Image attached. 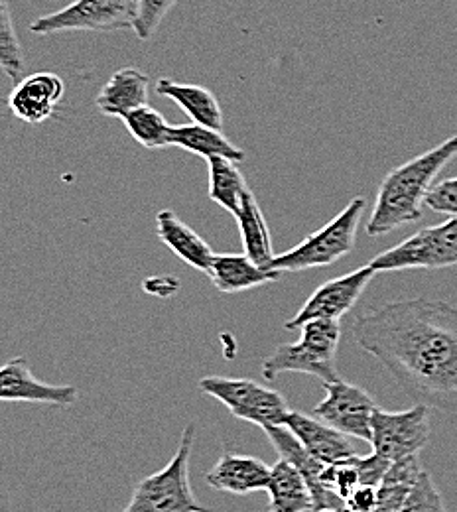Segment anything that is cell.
Instances as JSON below:
<instances>
[{
	"label": "cell",
	"instance_id": "obj_17",
	"mask_svg": "<svg viewBox=\"0 0 457 512\" xmlns=\"http://www.w3.org/2000/svg\"><path fill=\"white\" fill-rule=\"evenodd\" d=\"M150 99V77L138 67H121L103 85L95 99L97 109L105 117L121 119L140 107H146Z\"/></svg>",
	"mask_w": 457,
	"mask_h": 512
},
{
	"label": "cell",
	"instance_id": "obj_33",
	"mask_svg": "<svg viewBox=\"0 0 457 512\" xmlns=\"http://www.w3.org/2000/svg\"><path fill=\"white\" fill-rule=\"evenodd\" d=\"M379 501V489L377 487H367L361 485L347 501V511L349 512H375Z\"/></svg>",
	"mask_w": 457,
	"mask_h": 512
},
{
	"label": "cell",
	"instance_id": "obj_24",
	"mask_svg": "<svg viewBox=\"0 0 457 512\" xmlns=\"http://www.w3.org/2000/svg\"><path fill=\"white\" fill-rule=\"evenodd\" d=\"M209 166V199L217 203L221 209L231 213L233 217L239 215L243 199L251 190L243 172L239 170L237 162L225 158H211L207 160Z\"/></svg>",
	"mask_w": 457,
	"mask_h": 512
},
{
	"label": "cell",
	"instance_id": "obj_23",
	"mask_svg": "<svg viewBox=\"0 0 457 512\" xmlns=\"http://www.w3.org/2000/svg\"><path fill=\"white\" fill-rule=\"evenodd\" d=\"M235 219L239 225L245 255L249 256L255 264H259L261 268L268 270L270 262L276 258V255L272 251L270 231H268L264 213H262L261 205H259L253 190H249L245 195L241 211Z\"/></svg>",
	"mask_w": 457,
	"mask_h": 512
},
{
	"label": "cell",
	"instance_id": "obj_4",
	"mask_svg": "<svg viewBox=\"0 0 457 512\" xmlns=\"http://www.w3.org/2000/svg\"><path fill=\"white\" fill-rule=\"evenodd\" d=\"M365 197H353L329 223L316 233L308 235L300 245L290 251L276 255L268 270L282 274L304 272L312 268H324L335 264L339 258L349 255L355 249L357 231L365 213Z\"/></svg>",
	"mask_w": 457,
	"mask_h": 512
},
{
	"label": "cell",
	"instance_id": "obj_22",
	"mask_svg": "<svg viewBox=\"0 0 457 512\" xmlns=\"http://www.w3.org/2000/svg\"><path fill=\"white\" fill-rule=\"evenodd\" d=\"M170 146L182 148V150L201 156L205 160L225 158V160H231V162H237V164H241L245 160V150L235 146L223 134V130L201 127L196 123L172 127V130H170Z\"/></svg>",
	"mask_w": 457,
	"mask_h": 512
},
{
	"label": "cell",
	"instance_id": "obj_18",
	"mask_svg": "<svg viewBox=\"0 0 457 512\" xmlns=\"http://www.w3.org/2000/svg\"><path fill=\"white\" fill-rule=\"evenodd\" d=\"M156 235L184 264L209 274L217 255L207 245V241L201 239L196 231L190 225H186L172 209L158 211Z\"/></svg>",
	"mask_w": 457,
	"mask_h": 512
},
{
	"label": "cell",
	"instance_id": "obj_2",
	"mask_svg": "<svg viewBox=\"0 0 457 512\" xmlns=\"http://www.w3.org/2000/svg\"><path fill=\"white\" fill-rule=\"evenodd\" d=\"M457 156V134L432 150L396 166L377 190L375 207L365 225L369 237H383L422 219V207L438 174Z\"/></svg>",
	"mask_w": 457,
	"mask_h": 512
},
{
	"label": "cell",
	"instance_id": "obj_26",
	"mask_svg": "<svg viewBox=\"0 0 457 512\" xmlns=\"http://www.w3.org/2000/svg\"><path fill=\"white\" fill-rule=\"evenodd\" d=\"M0 65L6 77L14 81V85L24 79V50L12 22L8 0H0Z\"/></svg>",
	"mask_w": 457,
	"mask_h": 512
},
{
	"label": "cell",
	"instance_id": "obj_7",
	"mask_svg": "<svg viewBox=\"0 0 457 512\" xmlns=\"http://www.w3.org/2000/svg\"><path fill=\"white\" fill-rule=\"evenodd\" d=\"M138 0H75L66 8L30 24V32L50 36L60 32H119L134 30Z\"/></svg>",
	"mask_w": 457,
	"mask_h": 512
},
{
	"label": "cell",
	"instance_id": "obj_16",
	"mask_svg": "<svg viewBox=\"0 0 457 512\" xmlns=\"http://www.w3.org/2000/svg\"><path fill=\"white\" fill-rule=\"evenodd\" d=\"M284 426L298 438V442L304 448L327 465L357 455V451L347 440L345 434L331 428L329 424L316 416L312 418L308 414L292 410Z\"/></svg>",
	"mask_w": 457,
	"mask_h": 512
},
{
	"label": "cell",
	"instance_id": "obj_11",
	"mask_svg": "<svg viewBox=\"0 0 457 512\" xmlns=\"http://www.w3.org/2000/svg\"><path fill=\"white\" fill-rule=\"evenodd\" d=\"M326 398L314 408V416L345 436L365 440L373 438V416L379 410L375 398L361 386L335 381L324 384Z\"/></svg>",
	"mask_w": 457,
	"mask_h": 512
},
{
	"label": "cell",
	"instance_id": "obj_35",
	"mask_svg": "<svg viewBox=\"0 0 457 512\" xmlns=\"http://www.w3.org/2000/svg\"><path fill=\"white\" fill-rule=\"evenodd\" d=\"M326 512H333V511H326ZM347 512H349V511H347Z\"/></svg>",
	"mask_w": 457,
	"mask_h": 512
},
{
	"label": "cell",
	"instance_id": "obj_12",
	"mask_svg": "<svg viewBox=\"0 0 457 512\" xmlns=\"http://www.w3.org/2000/svg\"><path fill=\"white\" fill-rule=\"evenodd\" d=\"M264 434L274 449L280 453V459L292 463L306 479L314 499V512H347L345 501L335 491L327 489L324 485V471L327 463L320 461L304 448L286 426L264 428Z\"/></svg>",
	"mask_w": 457,
	"mask_h": 512
},
{
	"label": "cell",
	"instance_id": "obj_34",
	"mask_svg": "<svg viewBox=\"0 0 457 512\" xmlns=\"http://www.w3.org/2000/svg\"><path fill=\"white\" fill-rule=\"evenodd\" d=\"M178 288H180V282L172 276H154L144 282L146 294H152L158 298H170L178 292Z\"/></svg>",
	"mask_w": 457,
	"mask_h": 512
},
{
	"label": "cell",
	"instance_id": "obj_28",
	"mask_svg": "<svg viewBox=\"0 0 457 512\" xmlns=\"http://www.w3.org/2000/svg\"><path fill=\"white\" fill-rule=\"evenodd\" d=\"M180 0H138V18L134 24V34L140 40H150L162 20Z\"/></svg>",
	"mask_w": 457,
	"mask_h": 512
},
{
	"label": "cell",
	"instance_id": "obj_27",
	"mask_svg": "<svg viewBox=\"0 0 457 512\" xmlns=\"http://www.w3.org/2000/svg\"><path fill=\"white\" fill-rule=\"evenodd\" d=\"M355 457L357 455L331 463L324 471V485L327 489L335 491L343 501H347L363 485Z\"/></svg>",
	"mask_w": 457,
	"mask_h": 512
},
{
	"label": "cell",
	"instance_id": "obj_5",
	"mask_svg": "<svg viewBox=\"0 0 457 512\" xmlns=\"http://www.w3.org/2000/svg\"><path fill=\"white\" fill-rule=\"evenodd\" d=\"M196 424H188L168 465L142 479L123 512H211L203 507L190 485V457Z\"/></svg>",
	"mask_w": 457,
	"mask_h": 512
},
{
	"label": "cell",
	"instance_id": "obj_9",
	"mask_svg": "<svg viewBox=\"0 0 457 512\" xmlns=\"http://www.w3.org/2000/svg\"><path fill=\"white\" fill-rule=\"evenodd\" d=\"M430 408L414 404L410 410H377L373 416V451L391 463L418 455L430 440Z\"/></svg>",
	"mask_w": 457,
	"mask_h": 512
},
{
	"label": "cell",
	"instance_id": "obj_14",
	"mask_svg": "<svg viewBox=\"0 0 457 512\" xmlns=\"http://www.w3.org/2000/svg\"><path fill=\"white\" fill-rule=\"evenodd\" d=\"M73 384H48L34 377L28 361L16 357L0 371V398L4 402H34L50 406H73L77 402Z\"/></svg>",
	"mask_w": 457,
	"mask_h": 512
},
{
	"label": "cell",
	"instance_id": "obj_31",
	"mask_svg": "<svg viewBox=\"0 0 457 512\" xmlns=\"http://www.w3.org/2000/svg\"><path fill=\"white\" fill-rule=\"evenodd\" d=\"M426 205L436 213L457 217V178H448L436 184L426 197Z\"/></svg>",
	"mask_w": 457,
	"mask_h": 512
},
{
	"label": "cell",
	"instance_id": "obj_25",
	"mask_svg": "<svg viewBox=\"0 0 457 512\" xmlns=\"http://www.w3.org/2000/svg\"><path fill=\"white\" fill-rule=\"evenodd\" d=\"M121 121L131 132L132 138L146 150H160L170 146L172 125H168L164 115L150 105L127 113L125 117H121Z\"/></svg>",
	"mask_w": 457,
	"mask_h": 512
},
{
	"label": "cell",
	"instance_id": "obj_20",
	"mask_svg": "<svg viewBox=\"0 0 457 512\" xmlns=\"http://www.w3.org/2000/svg\"><path fill=\"white\" fill-rule=\"evenodd\" d=\"M209 278L221 294H239L274 282L280 278V274L261 268L243 253L215 256L213 266L209 270Z\"/></svg>",
	"mask_w": 457,
	"mask_h": 512
},
{
	"label": "cell",
	"instance_id": "obj_8",
	"mask_svg": "<svg viewBox=\"0 0 457 512\" xmlns=\"http://www.w3.org/2000/svg\"><path fill=\"white\" fill-rule=\"evenodd\" d=\"M379 272L457 266V217L422 229L369 262Z\"/></svg>",
	"mask_w": 457,
	"mask_h": 512
},
{
	"label": "cell",
	"instance_id": "obj_32",
	"mask_svg": "<svg viewBox=\"0 0 457 512\" xmlns=\"http://www.w3.org/2000/svg\"><path fill=\"white\" fill-rule=\"evenodd\" d=\"M357 467H359V473H361V483L367 485V487H381V483L385 481L389 469H391V461L381 457L379 453H371V455H357Z\"/></svg>",
	"mask_w": 457,
	"mask_h": 512
},
{
	"label": "cell",
	"instance_id": "obj_13",
	"mask_svg": "<svg viewBox=\"0 0 457 512\" xmlns=\"http://www.w3.org/2000/svg\"><path fill=\"white\" fill-rule=\"evenodd\" d=\"M64 95L66 83L58 73L38 71L14 85L6 105L22 123L42 125L54 117Z\"/></svg>",
	"mask_w": 457,
	"mask_h": 512
},
{
	"label": "cell",
	"instance_id": "obj_29",
	"mask_svg": "<svg viewBox=\"0 0 457 512\" xmlns=\"http://www.w3.org/2000/svg\"><path fill=\"white\" fill-rule=\"evenodd\" d=\"M402 512H446L442 495L428 471H424L418 483L412 487Z\"/></svg>",
	"mask_w": 457,
	"mask_h": 512
},
{
	"label": "cell",
	"instance_id": "obj_3",
	"mask_svg": "<svg viewBox=\"0 0 457 512\" xmlns=\"http://www.w3.org/2000/svg\"><path fill=\"white\" fill-rule=\"evenodd\" d=\"M296 343L280 345L262 363L266 381L284 373H302L329 384L341 381L337 373V347L341 341L339 321H308Z\"/></svg>",
	"mask_w": 457,
	"mask_h": 512
},
{
	"label": "cell",
	"instance_id": "obj_21",
	"mask_svg": "<svg viewBox=\"0 0 457 512\" xmlns=\"http://www.w3.org/2000/svg\"><path fill=\"white\" fill-rule=\"evenodd\" d=\"M266 491L270 497V512H314V499L306 479L292 463L284 459H278L270 467Z\"/></svg>",
	"mask_w": 457,
	"mask_h": 512
},
{
	"label": "cell",
	"instance_id": "obj_19",
	"mask_svg": "<svg viewBox=\"0 0 457 512\" xmlns=\"http://www.w3.org/2000/svg\"><path fill=\"white\" fill-rule=\"evenodd\" d=\"M156 91L158 95L174 101L192 119V123L223 130V111L219 99L207 87L194 83H178L172 79H158Z\"/></svg>",
	"mask_w": 457,
	"mask_h": 512
},
{
	"label": "cell",
	"instance_id": "obj_15",
	"mask_svg": "<svg viewBox=\"0 0 457 512\" xmlns=\"http://www.w3.org/2000/svg\"><path fill=\"white\" fill-rule=\"evenodd\" d=\"M205 481L209 487L229 495H251L266 491L270 467L253 455H241L227 449L205 473Z\"/></svg>",
	"mask_w": 457,
	"mask_h": 512
},
{
	"label": "cell",
	"instance_id": "obj_6",
	"mask_svg": "<svg viewBox=\"0 0 457 512\" xmlns=\"http://www.w3.org/2000/svg\"><path fill=\"white\" fill-rule=\"evenodd\" d=\"M197 386L203 394L227 406L237 420L257 424L262 430L270 426H284L292 412L278 390L251 379L205 377Z\"/></svg>",
	"mask_w": 457,
	"mask_h": 512
},
{
	"label": "cell",
	"instance_id": "obj_1",
	"mask_svg": "<svg viewBox=\"0 0 457 512\" xmlns=\"http://www.w3.org/2000/svg\"><path fill=\"white\" fill-rule=\"evenodd\" d=\"M373 355L420 406L457 416V308L442 300H396L353 321Z\"/></svg>",
	"mask_w": 457,
	"mask_h": 512
},
{
	"label": "cell",
	"instance_id": "obj_30",
	"mask_svg": "<svg viewBox=\"0 0 457 512\" xmlns=\"http://www.w3.org/2000/svg\"><path fill=\"white\" fill-rule=\"evenodd\" d=\"M410 491L412 485L385 477V481L379 487V501L375 512H402Z\"/></svg>",
	"mask_w": 457,
	"mask_h": 512
},
{
	"label": "cell",
	"instance_id": "obj_10",
	"mask_svg": "<svg viewBox=\"0 0 457 512\" xmlns=\"http://www.w3.org/2000/svg\"><path fill=\"white\" fill-rule=\"evenodd\" d=\"M377 276V270L367 264L349 274L327 280L314 294L306 300V304L298 310V314L284 323V329L294 331L302 329L308 321H339L347 316L355 304L361 300L363 292Z\"/></svg>",
	"mask_w": 457,
	"mask_h": 512
}]
</instances>
